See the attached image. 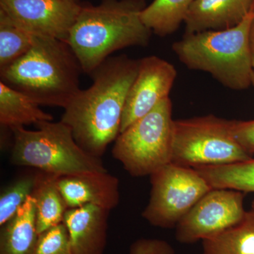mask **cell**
Segmentation results:
<instances>
[{
	"label": "cell",
	"mask_w": 254,
	"mask_h": 254,
	"mask_svg": "<svg viewBox=\"0 0 254 254\" xmlns=\"http://www.w3.org/2000/svg\"><path fill=\"white\" fill-rule=\"evenodd\" d=\"M250 46L251 55H252V65H253L254 69V11L250 29Z\"/></svg>",
	"instance_id": "484cf974"
},
{
	"label": "cell",
	"mask_w": 254,
	"mask_h": 254,
	"mask_svg": "<svg viewBox=\"0 0 254 254\" xmlns=\"http://www.w3.org/2000/svg\"><path fill=\"white\" fill-rule=\"evenodd\" d=\"M81 64L66 43L35 36L31 49L0 70V81L40 105L64 109L79 91Z\"/></svg>",
	"instance_id": "3957f363"
},
{
	"label": "cell",
	"mask_w": 254,
	"mask_h": 254,
	"mask_svg": "<svg viewBox=\"0 0 254 254\" xmlns=\"http://www.w3.org/2000/svg\"><path fill=\"white\" fill-rule=\"evenodd\" d=\"M254 11L233 28L185 33L173 43V51L189 69L208 73L229 89H247L254 70L250 46Z\"/></svg>",
	"instance_id": "277c9868"
},
{
	"label": "cell",
	"mask_w": 254,
	"mask_h": 254,
	"mask_svg": "<svg viewBox=\"0 0 254 254\" xmlns=\"http://www.w3.org/2000/svg\"><path fill=\"white\" fill-rule=\"evenodd\" d=\"M202 243V254H254V208L240 223Z\"/></svg>",
	"instance_id": "d6986e66"
},
{
	"label": "cell",
	"mask_w": 254,
	"mask_h": 254,
	"mask_svg": "<svg viewBox=\"0 0 254 254\" xmlns=\"http://www.w3.org/2000/svg\"><path fill=\"white\" fill-rule=\"evenodd\" d=\"M149 201L142 216L154 227L175 228L212 187L194 168L170 163L150 176Z\"/></svg>",
	"instance_id": "ba28073f"
},
{
	"label": "cell",
	"mask_w": 254,
	"mask_h": 254,
	"mask_svg": "<svg viewBox=\"0 0 254 254\" xmlns=\"http://www.w3.org/2000/svg\"><path fill=\"white\" fill-rule=\"evenodd\" d=\"M130 254H175V250L165 241L140 239L132 244Z\"/></svg>",
	"instance_id": "d4e9b609"
},
{
	"label": "cell",
	"mask_w": 254,
	"mask_h": 254,
	"mask_svg": "<svg viewBox=\"0 0 254 254\" xmlns=\"http://www.w3.org/2000/svg\"><path fill=\"white\" fill-rule=\"evenodd\" d=\"M174 122L170 97L121 132L113 155L132 177L150 176L172 163Z\"/></svg>",
	"instance_id": "8992f818"
},
{
	"label": "cell",
	"mask_w": 254,
	"mask_h": 254,
	"mask_svg": "<svg viewBox=\"0 0 254 254\" xmlns=\"http://www.w3.org/2000/svg\"><path fill=\"white\" fill-rule=\"evenodd\" d=\"M214 189L254 193V158L240 163L194 168Z\"/></svg>",
	"instance_id": "ffe728a7"
},
{
	"label": "cell",
	"mask_w": 254,
	"mask_h": 254,
	"mask_svg": "<svg viewBox=\"0 0 254 254\" xmlns=\"http://www.w3.org/2000/svg\"><path fill=\"white\" fill-rule=\"evenodd\" d=\"M35 175L21 177L1 191L0 195V227L9 221L31 195Z\"/></svg>",
	"instance_id": "7402d4cb"
},
{
	"label": "cell",
	"mask_w": 254,
	"mask_h": 254,
	"mask_svg": "<svg viewBox=\"0 0 254 254\" xmlns=\"http://www.w3.org/2000/svg\"><path fill=\"white\" fill-rule=\"evenodd\" d=\"M232 128V120L213 115L175 120L172 163L195 168L253 158L239 144Z\"/></svg>",
	"instance_id": "52a82bcc"
},
{
	"label": "cell",
	"mask_w": 254,
	"mask_h": 254,
	"mask_svg": "<svg viewBox=\"0 0 254 254\" xmlns=\"http://www.w3.org/2000/svg\"><path fill=\"white\" fill-rule=\"evenodd\" d=\"M232 133L242 148L253 157L254 155V120H232Z\"/></svg>",
	"instance_id": "cb8c5ba5"
},
{
	"label": "cell",
	"mask_w": 254,
	"mask_h": 254,
	"mask_svg": "<svg viewBox=\"0 0 254 254\" xmlns=\"http://www.w3.org/2000/svg\"><path fill=\"white\" fill-rule=\"evenodd\" d=\"M58 185L68 209L92 204L111 210L120 201L119 180L108 172L58 177Z\"/></svg>",
	"instance_id": "7c38bea8"
},
{
	"label": "cell",
	"mask_w": 254,
	"mask_h": 254,
	"mask_svg": "<svg viewBox=\"0 0 254 254\" xmlns=\"http://www.w3.org/2000/svg\"><path fill=\"white\" fill-rule=\"evenodd\" d=\"M28 95L0 81V124L11 127L53 121V117L43 111Z\"/></svg>",
	"instance_id": "e0dca14e"
},
{
	"label": "cell",
	"mask_w": 254,
	"mask_h": 254,
	"mask_svg": "<svg viewBox=\"0 0 254 254\" xmlns=\"http://www.w3.org/2000/svg\"><path fill=\"white\" fill-rule=\"evenodd\" d=\"M252 208H254V200H253V201H252Z\"/></svg>",
	"instance_id": "83f0119b"
},
{
	"label": "cell",
	"mask_w": 254,
	"mask_h": 254,
	"mask_svg": "<svg viewBox=\"0 0 254 254\" xmlns=\"http://www.w3.org/2000/svg\"><path fill=\"white\" fill-rule=\"evenodd\" d=\"M36 131L10 128L14 138L11 162L57 176L108 172L100 158L88 154L63 122H40Z\"/></svg>",
	"instance_id": "5b68a950"
},
{
	"label": "cell",
	"mask_w": 254,
	"mask_h": 254,
	"mask_svg": "<svg viewBox=\"0 0 254 254\" xmlns=\"http://www.w3.org/2000/svg\"><path fill=\"white\" fill-rule=\"evenodd\" d=\"M139 60L126 55L110 57L92 71L93 83L69 102L61 121L80 147L100 158L120 134L127 96L138 73Z\"/></svg>",
	"instance_id": "6da1fadb"
},
{
	"label": "cell",
	"mask_w": 254,
	"mask_h": 254,
	"mask_svg": "<svg viewBox=\"0 0 254 254\" xmlns=\"http://www.w3.org/2000/svg\"><path fill=\"white\" fill-rule=\"evenodd\" d=\"M145 6V0H103L81 6L66 43L83 73L91 74L115 52L149 45L153 32L141 18Z\"/></svg>",
	"instance_id": "7a4b0ae2"
},
{
	"label": "cell",
	"mask_w": 254,
	"mask_h": 254,
	"mask_svg": "<svg viewBox=\"0 0 254 254\" xmlns=\"http://www.w3.org/2000/svg\"><path fill=\"white\" fill-rule=\"evenodd\" d=\"M34 38L0 10V70L26 54L33 46Z\"/></svg>",
	"instance_id": "44dd1931"
},
{
	"label": "cell",
	"mask_w": 254,
	"mask_h": 254,
	"mask_svg": "<svg viewBox=\"0 0 254 254\" xmlns=\"http://www.w3.org/2000/svg\"><path fill=\"white\" fill-rule=\"evenodd\" d=\"M71 1H76V2H78V0H71Z\"/></svg>",
	"instance_id": "f1b7e54d"
},
{
	"label": "cell",
	"mask_w": 254,
	"mask_h": 254,
	"mask_svg": "<svg viewBox=\"0 0 254 254\" xmlns=\"http://www.w3.org/2000/svg\"><path fill=\"white\" fill-rule=\"evenodd\" d=\"M252 86H253L254 88V70L253 73H252Z\"/></svg>",
	"instance_id": "4316f807"
},
{
	"label": "cell",
	"mask_w": 254,
	"mask_h": 254,
	"mask_svg": "<svg viewBox=\"0 0 254 254\" xmlns=\"http://www.w3.org/2000/svg\"><path fill=\"white\" fill-rule=\"evenodd\" d=\"M40 171L35 175L31 196L36 204V228L38 235L63 222L67 206L59 187L58 177Z\"/></svg>",
	"instance_id": "2e32d148"
},
{
	"label": "cell",
	"mask_w": 254,
	"mask_h": 254,
	"mask_svg": "<svg viewBox=\"0 0 254 254\" xmlns=\"http://www.w3.org/2000/svg\"><path fill=\"white\" fill-rule=\"evenodd\" d=\"M110 210L88 204L68 208L64 216L74 254H104Z\"/></svg>",
	"instance_id": "4fadbf2b"
},
{
	"label": "cell",
	"mask_w": 254,
	"mask_h": 254,
	"mask_svg": "<svg viewBox=\"0 0 254 254\" xmlns=\"http://www.w3.org/2000/svg\"><path fill=\"white\" fill-rule=\"evenodd\" d=\"M177 74L174 65L158 56L139 60L136 77L127 96L120 133L168 98Z\"/></svg>",
	"instance_id": "8fae6325"
},
{
	"label": "cell",
	"mask_w": 254,
	"mask_h": 254,
	"mask_svg": "<svg viewBox=\"0 0 254 254\" xmlns=\"http://www.w3.org/2000/svg\"><path fill=\"white\" fill-rule=\"evenodd\" d=\"M194 0H153L141 11L142 21L159 37L173 34L180 28Z\"/></svg>",
	"instance_id": "ac0fdd59"
},
{
	"label": "cell",
	"mask_w": 254,
	"mask_h": 254,
	"mask_svg": "<svg viewBox=\"0 0 254 254\" xmlns=\"http://www.w3.org/2000/svg\"><path fill=\"white\" fill-rule=\"evenodd\" d=\"M81 6L71 0H0V10L20 28L66 43Z\"/></svg>",
	"instance_id": "30bf717a"
},
{
	"label": "cell",
	"mask_w": 254,
	"mask_h": 254,
	"mask_svg": "<svg viewBox=\"0 0 254 254\" xmlns=\"http://www.w3.org/2000/svg\"><path fill=\"white\" fill-rule=\"evenodd\" d=\"M254 8V0H194L185 18V33L235 27Z\"/></svg>",
	"instance_id": "5bb4252c"
},
{
	"label": "cell",
	"mask_w": 254,
	"mask_h": 254,
	"mask_svg": "<svg viewBox=\"0 0 254 254\" xmlns=\"http://www.w3.org/2000/svg\"><path fill=\"white\" fill-rule=\"evenodd\" d=\"M245 193L230 189H212L177 224L179 242L190 245L227 231L245 218Z\"/></svg>",
	"instance_id": "9c48e42d"
},
{
	"label": "cell",
	"mask_w": 254,
	"mask_h": 254,
	"mask_svg": "<svg viewBox=\"0 0 254 254\" xmlns=\"http://www.w3.org/2000/svg\"><path fill=\"white\" fill-rule=\"evenodd\" d=\"M38 236L36 204L30 195L17 213L1 226L0 254H33Z\"/></svg>",
	"instance_id": "9a60e30c"
},
{
	"label": "cell",
	"mask_w": 254,
	"mask_h": 254,
	"mask_svg": "<svg viewBox=\"0 0 254 254\" xmlns=\"http://www.w3.org/2000/svg\"><path fill=\"white\" fill-rule=\"evenodd\" d=\"M33 254H74L63 222L39 235Z\"/></svg>",
	"instance_id": "603a6c76"
}]
</instances>
